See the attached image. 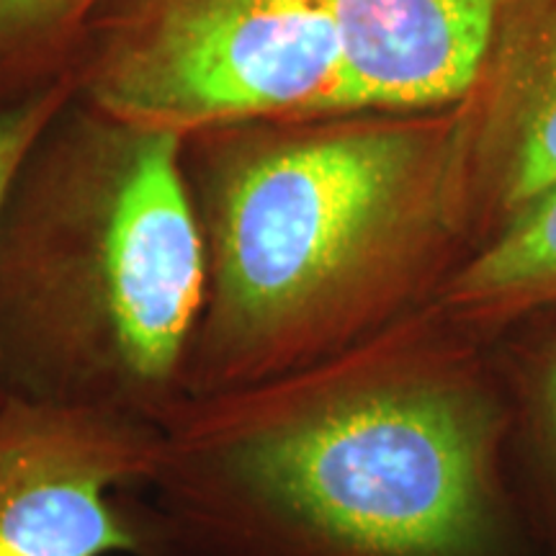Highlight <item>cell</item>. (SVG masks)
<instances>
[{"instance_id": "cell-1", "label": "cell", "mask_w": 556, "mask_h": 556, "mask_svg": "<svg viewBox=\"0 0 556 556\" xmlns=\"http://www.w3.org/2000/svg\"><path fill=\"white\" fill-rule=\"evenodd\" d=\"M148 497L173 556H546L497 338L438 304L296 371L186 400Z\"/></svg>"}, {"instance_id": "cell-2", "label": "cell", "mask_w": 556, "mask_h": 556, "mask_svg": "<svg viewBox=\"0 0 556 556\" xmlns=\"http://www.w3.org/2000/svg\"><path fill=\"white\" fill-rule=\"evenodd\" d=\"M180 168L206 261L186 400L377 336L486 242L462 103L197 131Z\"/></svg>"}, {"instance_id": "cell-3", "label": "cell", "mask_w": 556, "mask_h": 556, "mask_svg": "<svg viewBox=\"0 0 556 556\" xmlns=\"http://www.w3.org/2000/svg\"><path fill=\"white\" fill-rule=\"evenodd\" d=\"M204 289L180 137L73 90L0 197V392L165 426Z\"/></svg>"}, {"instance_id": "cell-4", "label": "cell", "mask_w": 556, "mask_h": 556, "mask_svg": "<svg viewBox=\"0 0 556 556\" xmlns=\"http://www.w3.org/2000/svg\"><path fill=\"white\" fill-rule=\"evenodd\" d=\"M70 80L88 106L180 139L356 111L315 0H103Z\"/></svg>"}, {"instance_id": "cell-5", "label": "cell", "mask_w": 556, "mask_h": 556, "mask_svg": "<svg viewBox=\"0 0 556 556\" xmlns=\"http://www.w3.org/2000/svg\"><path fill=\"white\" fill-rule=\"evenodd\" d=\"M163 426L0 397V556H173L148 490Z\"/></svg>"}, {"instance_id": "cell-6", "label": "cell", "mask_w": 556, "mask_h": 556, "mask_svg": "<svg viewBox=\"0 0 556 556\" xmlns=\"http://www.w3.org/2000/svg\"><path fill=\"white\" fill-rule=\"evenodd\" d=\"M486 240L556 189V0H503L462 101Z\"/></svg>"}, {"instance_id": "cell-7", "label": "cell", "mask_w": 556, "mask_h": 556, "mask_svg": "<svg viewBox=\"0 0 556 556\" xmlns=\"http://www.w3.org/2000/svg\"><path fill=\"white\" fill-rule=\"evenodd\" d=\"M356 111H428L469 93L503 0H315Z\"/></svg>"}, {"instance_id": "cell-8", "label": "cell", "mask_w": 556, "mask_h": 556, "mask_svg": "<svg viewBox=\"0 0 556 556\" xmlns=\"http://www.w3.org/2000/svg\"><path fill=\"white\" fill-rule=\"evenodd\" d=\"M435 304L492 338L556 312V189L526 206L469 255Z\"/></svg>"}, {"instance_id": "cell-9", "label": "cell", "mask_w": 556, "mask_h": 556, "mask_svg": "<svg viewBox=\"0 0 556 556\" xmlns=\"http://www.w3.org/2000/svg\"><path fill=\"white\" fill-rule=\"evenodd\" d=\"M513 402V471L546 556H556V312L500 332Z\"/></svg>"}, {"instance_id": "cell-10", "label": "cell", "mask_w": 556, "mask_h": 556, "mask_svg": "<svg viewBox=\"0 0 556 556\" xmlns=\"http://www.w3.org/2000/svg\"><path fill=\"white\" fill-rule=\"evenodd\" d=\"M103 0H0V109L70 78Z\"/></svg>"}, {"instance_id": "cell-11", "label": "cell", "mask_w": 556, "mask_h": 556, "mask_svg": "<svg viewBox=\"0 0 556 556\" xmlns=\"http://www.w3.org/2000/svg\"><path fill=\"white\" fill-rule=\"evenodd\" d=\"M73 96V80H60L29 99L0 109V197L29 144ZM3 397V392H0Z\"/></svg>"}]
</instances>
